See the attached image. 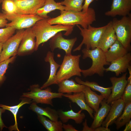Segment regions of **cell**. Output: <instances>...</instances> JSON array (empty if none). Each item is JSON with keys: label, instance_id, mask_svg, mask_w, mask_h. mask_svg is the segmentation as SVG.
I'll return each mask as SVG.
<instances>
[{"label": "cell", "instance_id": "6da1fadb", "mask_svg": "<svg viewBox=\"0 0 131 131\" xmlns=\"http://www.w3.org/2000/svg\"><path fill=\"white\" fill-rule=\"evenodd\" d=\"M60 15L57 17L49 18V23L51 25L61 24L66 25H80L85 28L96 20L95 12L92 8H89L86 12L70 10L60 11Z\"/></svg>", "mask_w": 131, "mask_h": 131}, {"label": "cell", "instance_id": "7a4b0ae2", "mask_svg": "<svg viewBox=\"0 0 131 131\" xmlns=\"http://www.w3.org/2000/svg\"><path fill=\"white\" fill-rule=\"evenodd\" d=\"M48 18H44L37 21L32 27L36 40L35 51L41 43L51 39L58 33L66 31L64 35L68 36L73 30L74 25H66L61 24L52 25L48 22Z\"/></svg>", "mask_w": 131, "mask_h": 131}, {"label": "cell", "instance_id": "3957f363", "mask_svg": "<svg viewBox=\"0 0 131 131\" xmlns=\"http://www.w3.org/2000/svg\"><path fill=\"white\" fill-rule=\"evenodd\" d=\"M82 52L83 59L89 58L92 61V65L89 68L82 69V73L84 77L91 76L95 74L103 76L105 71L104 66L110 65V64L107 61L105 52L98 47L92 49L85 48L82 50Z\"/></svg>", "mask_w": 131, "mask_h": 131}, {"label": "cell", "instance_id": "277c9868", "mask_svg": "<svg viewBox=\"0 0 131 131\" xmlns=\"http://www.w3.org/2000/svg\"><path fill=\"white\" fill-rule=\"evenodd\" d=\"M81 55H65L60 68L57 73V84L63 80L68 79L72 76H81L82 69L79 66Z\"/></svg>", "mask_w": 131, "mask_h": 131}, {"label": "cell", "instance_id": "5b68a950", "mask_svg": "<svg viewBox=\"0 0 131 131\" xmlns=\"http://www.w3.org/2000/svg\"><path fill=\"white\" fill-rule=\"evenodd\" d=\"M76 26L80 31V34L83 39L78 46L73 50L74 52L80 50L84 44L87 49H92L97 47L107 25L98 27H92L89 25L85 28L81 27L79 25Z\"/></svg>", "mask_w": 131, "mask_h": 131}, {"label": "cell", "instance_id": "8992f818", "mask_svg": "<svg viewBox=\"0 0 131 131\" xmlns=\"http://www.w3.org/2000/svg\"><path fill=\"white\" fill-rule=\"evenodd\" d=\"M111 21L117 40L128 50L131 41V15L123 16L120 19L114 18Z\"/></svg>", "mask_w": 131, "mask_h": 131}, {"label": "cell", "instance_id": "52a82bcc", "mask_svg": "<svg viewBox=\"0 0 131 131\" xmlns=\"http://www.w3.org/2000/svg\"><path fill=\"white\" fill-rule=\"evenodd\" d=\"M30 92L23 93V97L32 99L33 101L36 104L41 103L53 106L52 99L56 98H62L63 93L52 92L51 89L47 87L45 89L40 88L38 84L31 85Z\"/></svg>", "mask_w": 131, "mask_h": 131}, {"label": "cell", "instance_id": "ba28073f", "mask_svg": "<svg viewBox=\"0 0 131 131\" xmlns=\"http://www.w3.org/2000/svg\"><path fill=\"white\" fill-rule=\"evenodd\" d=\"M3 14L7 19L11 21L10 23L7 24L6 27H12L18 30L31 27L37 21L44 18L37 14L23 15L17 13Z\"/></svg>", "mask_w": 131, "mask_h": 131}, {"label": "cell", "instance_id": "9c48e42d", "mask_svg": "<svg viewBox=\"0 0 131 131\" xmlns=\"http://www.w3.org/2000/svg\"><path fill=\"white\" fill-rule=\"evenodd\" d=\"M25 31L24 29L18 30L15 34L3 43L0 62L17 55Z\"/></svg>", "mask_w": 131, "mask_h": 131}, {"label": "cell", "instance_id": "30bf717a", "mask_svg": "<svg viewBox=\"0 0 131 131\" xmlns=\"http://www.w3.org/2000/svg\"><path fill=\"white\" fill-rule=\"evenodd\" d=\"M127 74V73L124 74L119 77L114 76L110 78L112 86L111 93L106 100L108 104H111L115 101L121 98L128 83L126 79Z\"/></svg>", "mask_w": 131, "mask_h": 131}, {"label": "cell", "instance_id": "8fae6325", "mask_svg": "<svg viewBox=\"0 0 131 131\" xmlns=\"http://www.w3.org/2000/svg\"><path fill=\"white\" fill-rule=\"evenodd\" d=\"M36 37L32 28H26L22 38L17 55L23 56L30 54L35 51Z\"/></svg>", "mask_w": 131, "mask_h": 131}, {"label": "cell", "instance_id": "7c38bea8", "mask_svg": "<svg viewBox=\"0 0 131 131\" xmlns=\"http://www.w3.org/2000/svg\"><path fill=\"white\" fill-rule=\"evenodd\" d=\"M77 39L76 37L70 39H65L63 37L61 32H60L51 38L49 43L50 48L52 52L57 48L64 50L66 55H70Z\"/></svg>", "mask_w": 131, "mask_h": 131}, {"label": "cell", "instance_id": "4fadbf2b", "mask_svg": "<svg viewBox=\"0 0 131 131\" xmlns=\"http://www.w3.org/2000/svg\"><path fill=\"white\" fill-rule=\"evenodd\" d=\"M17 7V13L23 15L36 14L44 5L45 0H12Z\"/></svg>", "mask_w": 131, "mask_h": 131}, {"label": "cell", "instance_id": "5bb4252c", "mask_svg": "<svg viewBox=\"0 0 131 131\" xmlns=\"http://www.w3.org/2000/svg\"><path fill=\"white\" fill-rule=\"evenodd\" d=\"M131 0H112L110 10L105 14L113 17L117 16H129L131 15Z\"/></svg>", "mask_w": 131, "mask_h": 131}, {"label": "cell", "instance_id": "9a60e30c", "mask_svg": "<svg viewBox=\"0 0 131 131\" xmlns=\"http://www.w3.org/2000/svg\"><path fill=\"white\" fill-rule=\"evenodd\" d=\"M131 60V53L128 52L124 56L111 62L109 66L105 68V71L114 72L116 76H118L122 73L126 71L130 65Z\"/></svg>", "mask_w": 131, "mask_h": 131}, {"label": "cell", "instance_id": "2e32d148", "mask_svg": "<svg viewBox=\"0 0 131 131\" xmlns=\"http://www.w3.org/2000/svg\"><path fill=\"white\" fill-rule=\"evenodd\" d=\"M125 105L121 98L113 102L111 104L110 110L106 119L103 122L102 126L108 127L114 123L122 114Z\"/></svg>", "mask_w": 131, "mask_h": 131}, {"label": "cell", "instance_id": "e0dca14e", "mask_svg": "<svg viewBox=\"0 0 131 131\" xmlns=\"http://www.w3.org/2000/svg\"><path fill=\"white\" fill-rule=\"evenodd\" d=\"M106 25L98 47L104 52L117 40L116 35L112 26V21H110Z\"/></svg>", "mask_w": 131, "mask_h": 131}, {"label": "cell", "instance_id": "ac0fdd59", "mask_svg": "<svg viewBox=\"0 0 131 131\" xmlns=\"http://www.w3.org/2000/svg\"><path fill=\"white\" fill-rule=\"evenodd\" d=\"M54 54L53 52L48 51L44 58L45 61L50 64V72L49 77L47 81L40 87L43 89L54 84H57L56 75L57 71L60 65L55 61Z\"/></svg>", "mask_w": 131, "mask_h": 131}, {"label": "cell", "instance_id": "d6986e66", "mask_svg": "<svg viewBox=\"0 0 131 131\" xmlns=\"http://www.w3.org/2000/svg\"><path fill=\"white\" fill-rule=\"evenodd\" d=\"M58 92L63 94H72L83 91L85 86L76 83L73 80H65L59 83L58 84Z\"/></svg>", "mask_w": 131, "mask_h": 131}, {"label": "cell", "instance_id": "ffe728a7", "mask_svg": "<svg viewBox=\"0 0 131 131\" xmlns=\"http://www.w3.org/2000/svg\"><path fill=\"white\" fill-rule=\"evenodd\" d=\"M83 92L87 104L95 112L97 111L99 108L100 103L105 99L104 97L101 94H98L92 90L90 87L86 86H85Z\"/></svg>", "mask_w": 131, "mask_h": 131}, {"label": "cell", "instance_id": "44dd1931", "mask_svg": "<svg viewBox=\"0 0 131 131\" xmlns=\"http://www.w3.org/2000/svg\"><path fill=\"white\" fill-rule=\"evenodd\" d=\"M128 50L119 41L117 40L105 52L106 60L108 62L110 63L124 55L128 52Z\"/></svg>", "mask_w": 131, "mask_h": 131}, {"label": "cell", "instance_id": "7402d4cb", "mask_svg": "<svg viewBox=\"0 0 131 131\" xmlns=\"http://www.w3.org/2000/svg\"><path fill=\"white\" fill-rule=\"evenodd\" d=\"M63 96L68 98L73 103H76L81 109L87 111L90 117L92 119L93 118V110L87 104L83 92L74 93L73 94H63Z\"/></svg>", "mask_w": 131, "mask_h": 131}, {"label": "cell", "instance_id": "603a6c76", "mask_svg": "<svg viewBox=\"0 0 131 131\" xmlns=\"http://www.w3.org/2000/svg\"><path fill=\"white\" fill-rule=\"evenodd\" d=\"M101 106L94 113L93 121L90 127L95 129L101 126L105 118L107 116L110 110L111 106L108 104L104 99L100 103Z\"/></svg>", "mask_w": 131, "mask_h": 131}, {"label": "cell", "instance_id": "cb8c5ba5", "mask_svg": "<svg viewBox=\"0 0 131 131\" xmlns=\"http://www.w3.org/2000/svg\"><path fill=\"white\" fill-rule=\"evenodd\" d=\"M56 9L60 11L69 10L65 6L62 5L59 2H56L54 0H45L44 5L37 10L36 14L43 18H48L49 17L48 14Z\"/></svg>", "mask_w": 131, "mask_h": 131}, {"label": "cell", "instance_id": "d4e9b609", "mask_svg": "<svg viewBox=\"0 0 131 131\" xmlns=\"http://www.w3.org/2000/svg\"><path fill=\"white\" fill-rule=\"evenodd\" d=\"M82 110L81 109L78 112H74L72 109L66 111L62 110L57 111L59 118L63 123L67 122L70 119H72L77 124H80L82 122L86 116L83 113H82Z\"/></svg>", "mask_w": 131, "mask_h": 131}, {"label": "cell", "instance_id": "484cf974", "mask_svg": "<svg viewBox=\"0 0 131 131\" xmlns=\"http://www.w3.org/2000/svg\"><path fill=\"white\" fill-rule=\"evenodd\" d=\"M21 99V101L18 105L13 106H9L2 104H0V107L5 110L10 111L13 115L15 123L14 124L10 126L9 128V131H19L18 129L17 120V115L18 110L22 106L27 104H30L32 102L31 99L28 98L24 97Z\"/></svg>", "mask_w": 131, "mask_h": 131}, {"label": "cell", "instance_id": "4316f807", "mask_svg": "<svg viewBox=\"0 0 131 131\" xmlns=\"http://www.w3.org/2000/svg\"><path fill=\"white\" fill-rule=\"evenodd\" d=\"M30 109L36 113L37 115H39L46 116L49 119L53 121L58 120L59 115L57 111L49 107L43 108L37 105V104L33 102L30 106Z\"/></svg>", "mask_w": 131, "mask_h": 131}, {"label": "cell", "instance_id": "83f0119b", "mask_svg": "<svg viewBox=\"0 0 131 131\" xmlns=\"http://www.w3.org/2000/svg\"><path fill=\"white\" fill-rule=\"evenodd\" d=\"M75 80L77 83L89 87L91 89L99 92L101 95L104 97L105 99L106 100L109 97L111 93V87H104L100 86L95 82H90L88 81H84L78 77L75 78Z\"/></svg>", "mask_w": 131, "mask_h": 131}, {"label": "cell", "instance_id": "f1b7e54d", "mask_svg": "<svg viewBox=\"0 0 131 131\" xmlns=\"http://www.w3.org/2000/svg\"><path fill=\"white\" fill-rule=\"evenodd\" d=\"M40 122L48 131H62L63 123L61 121H53L47 119L45 116L37 115Z\"/></svg>", "mask_w": 131, "mask_h": 131}, {"label": "cell", "instance_id": "f546056e", "mask_svg": "<svg viewBox=\"0 0 131 131\" xmlns=\"http://www.w3.org/2000/svg\"><path fill=\"white\" fill-rule=\"evenodd\" d=\"M131 118V102L125 105L123 112L115 121L116 129L118 130L128 122Z\"/></svg>", "mask_w": 131, "mask_h": 131}, {"label": "cell", "instance_id": "4dcf8cb0", "mask_svg": "<svg viewBox=\"0 0 131 131\" xmlns=\"http://www.w3.org/2000/svg\"><path fill=\"white\" fill-rule=\"evenodd\" d=\"M84 0H64L59 2L62 5H64L69 10L80 11L82 9V3Z\"/></svg>", "mask_w": 131, "mask_h": 131}, {"label": "cell", "instance_id": "1f68e13d", "mask_svg": "<svg viewBox=\"0 0 131 131\" xmlns=\"http://www.w3.org/2000/svg\"><path fill=\"white\" fill-rule=\"evenodd\" d=\"M128 69L129 76L128 78L127 84L121 97L125 105L131 102V66H130Z\"/></svg>", "mask_w": 131, "mask_h": 131}, {"label": "cell", "instance_id": "d6a6232c", "mask_svg": "<svg viewBox=\"0 0 131 131\" xmlns=\"http://www.w3.org/2000/svg\"><path fill=\"white\" fill-rule=\"evenodd\" d=\"M16 56H12L9 58L0 62V85L5 80V74L8 66L9 65L13 62Z\"/></svg>", "mask_w": 131, "mask_h": 131}, {"label": "cell", "instance_id": "836d02e7", "mask_svg": "<svg viewBox=\"0 0 131 131\" xmlns=\"http://www.w3.org/2000/svg\"><path fill=\"white\" fill-rule=\"evenodd\" d=\"M1 8L3 13L13 14L17 13L16 6L12 0H3Z\"/></svg>", "mask_w": 131, "mask_h": 131}, {"label": "cell", "instance_id": "e575fe53", "mask_svg": "<svg viewBox=\"0 0 131 131\" xmlns=\"http://www.w3.org/2000/svg\"><path fill=\"white\" fill-rule=\"evenodd\" d=\"M16 29L12 27L0 29V43H3L13 35Z\"/></svg>", "mask_w": 131, "mask_h": 131}, {"label": "cell", "instance_id": "d590c367", "mask_svg": "<svg viewBox=\"0 0 131 131\" xmlns=\"http://www.w3.org/2000/svg\"><path fill=\"white\" fill-rule=\"evenodd\" d=\"M8 20L2 12H0V28H2L6 26L8 23Z\"/></svg>", "mask_w": 131, "mask_h": 131}, {"label": "cell", "instance_id": "8d00e7d4", "mask_svg": "<svg viewBox=\"0 0 131 131\" xmlns=\"http://www.w3.org/2000/svg\"><path fill=\"white\" fill-rule=\"evenodd\" d=\"M62 128L65 131H78L72 125L69 124H66L64 123L62 125Z\"/></svg>", "mask_w": 131, "mask_h": 131}, {"label": "cell", "instance_id": "74e56055", "mask_svg": "<svg viewBox=\"0 0 131 131\" xmlns=\"http://www.w3.org/2000/svg\"><path fill=\"white\" fill-rule=\"evenodd\" d=\"M98 1V0H85L84 3L82 6V11L86 12L89 8L90 4L94 0Z\"/></svg>", "mask_w": 131, "mask_h": 131}, {"label": "cell", "instance_id": "f35d334b", "mask_svg": "<svg viewBox=\"0 0 131 131\" xmlns=\"http://www.w3.org/2000/svg\"><path fill=\"white\" fill-rule=\"evenodd\" d=\"M6 110L2 108H0V128L1 131L4 128L7 127L4 124L1 117L2 114L4 113Z\"/></svg>", "mask_w": 131, "mask_h": 131}, {"label": "cell", "instance_id": "ab89813d", "mask_svg": "<svg viewBox=\"0 0 131 131\" xmlns=\"http://www.w3.org/2000/svg\"><path fill=\"white\" fill-rule=\"evenodd\" d=\"M83 128L82 131H94V129L89 127L87 124V120L85 119L84 122L83 123Z\"/></svg>", "mask_w": 131, "mask_h": 131}, {"label": "cell", "instance_id": "60d3db41", "mask_svg": "<svg viewBox=\"0 0 131 131\" xmlns=\"http://www.w3.org/2000/svg\"><path fill=\"white\" fill-rule=\"evenodd\" d=\"M110 129L108 128L103 126H99L94 129V131H110Z\"/></svg>", "mask_w": 131, "mask_h": 131}, {"label": "cell", "instance_id": "b9f144b4", "mask_svg": "<svg viewBox=\"0 0 131 131\" xmlns=\"http://www.w3.org/2000/svg\"><path fill=\"white\" fill-rule=\"evenodd\" d=\"M126 126L124 131H131V121L130 120L126 124Z\"/></svg>", "mask_w": 131, "mask_h": 131}, {"label": "cell", "instance_id": "7bdbcfd3", "mask_svg": "<svg viewBox=\"0 0 131 131\" xmlns=\"http://www.w3.org/2000/svg\"><path fill=\"white\" fill-rule=\"evenodd\" d=\"M3 44V43H0V57L2 50Z\"/></svg>", "mask_w": 131, "mask_h": 131}, {"label": "cell", "instance_id": "ee69618b", "mask_svg": "<svg viewBox=\"0 0 131 131\" xmlns=\"http://www.w3.org/2000/svg\"><path fill=\"white\" fill-rule=\"evenodd\" d=\"M3 0H0V5L2 3Z\"/></svg>", "mask_w": 131, "mask_h": 131}]
</instances>
